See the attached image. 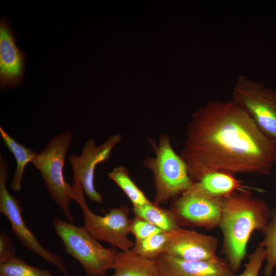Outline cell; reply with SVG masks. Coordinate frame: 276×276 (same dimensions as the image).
Returning <instances> with one entry per match:
<instances>
[{
	"label": "cell",
	"instance_id": "obj_7",
	"mask_svg": "<svg viewBox=\"0 0 276 276\" xmlns=\"http://www.w3.org/2000/svg\"><path fill=\"white\" fill-rule=\"evenodd\" d=\"M231 99L251 118L258 127L276 143V91L263 83L240 75Z\"/></svg>",
	"mask_w": 276,
	"mask_h": 276
},
{
	"label": "cell",
	"instance_id": "obj_10",
	"mask_svg": "<svg viewBox=\"0 0 276 276\" xmlns=\"http://www.w3.org/2000/svg\"><path fill=\"white\" fill-rule=\"evenodd\" d=\"M121 139V134H114L99 146L96 145L93 139H89L83 146L80 155L72 153L68 156L73 171V184L81 186L84 194L91 201L102 204L103 201L102 195L94 185L96 167L110 158L113 149Z\"/></svg>",
	"mask_w": 276,
	"mask_h": 276
},
{
	"label": "cell",
	"instance_id": "obj_14",
	"mask_svg": "<svg viewBox=\"0 0 276 276\" xmlns=\"http://www.w3.org/2000/svg\"><path fill=\"white\" fill-rule=\"evenodd\" d=\"M194 185L212 197L224 198L237 191H246L254 188L244 185L231 173L217 171L208 173Z\"/></svg>",
	"mask_w": 276,
	"mask_h": 276
},
{
	"label": "cell",
	"instance_id": "obj_12",
	"mask_svg": "<svg viewBox=\"0 0 276 276\" xmlns=\"http://www.w3.org/2000/svg\"><path fill=\"white\" fill-rule=\"evenodd\" d=\"M26 55L17 47L15 39L6 18L0 25V83L1 89L18 86L24 71Z\"/></svg>",
	"mask_w": 276,
	"mask_h": 276
},
{
	"label": "cell",
	"instance_id": "obj_8",
	"mask_svg": "<svg viewBox=\"0 0 276 276\" xmlns=\"http://www.w3.org/2000/svg\"><path fill=\"white\" fill-rule=\"evenodd\" d=\"M9 179L8 165L2 153H0V212L9 220L11 229L17 239L27 248L41 258L45 262L53 265L65 276L69 275L68 269L62 257L52 252L39 242L28 227L22 217V208L18 199L8 191L6 183Z\"/></svg>",
	"mask_w": 276,
	"mask_h": 276
},
{
	"label": "cell",
	"instance_id": "obj_1",
	"mask_svg": "<svg viewBox=\"0 0 276 276\" xmlns=\"http://www.w3.org/2000/svg\"><path fill=\"white\" fill-rule=\"evenodd\" d=\"M180 155L194 182L217 171L268 175L276 143L231 99L216 100L193 116Z\"/></svg>",
	"mask_w": 276,
	"mask_h": 276
},
{
	"label": "cell",
	"instance_id": "obj_2",
	"mask_svg": "<svg viewBox=\"0 0 276 276\" xmlns=\"http://www.w3.org/2000/svg\"><path fill=\"white\" fill-rule=\"evenodd\" d=\"M270 214L267 203L253 196L250 191L235 192L223 199L219 227L223 234L225 260L235 273L246 255L251 235L263 229Z\"/></svg>",
	"mask_w": 276,
	"mask_h": 276
},
{
	"label": "cell",
	"instance_id": "obj_25",
	"mask_svg": "<svg viewBox=\"0 0 276 276\" xmlns=\"http://www.w3.org/2000/svg\"><path fill=\"white\" fill-rule=\"evenodd\" d=\"M275 216H276V212H275Z\"/></svg>",
	"mask_w": 276,
	"mask_h": 276
},
{
	"label": "cell",
	"instance_id": "obj_5",
	"mask_svg": "<svg viewBox=\"0 0 276 276\" xmlns=\"http://www.w3.org/2000/svg\"><path fill=\"white\" fill-rule=\"evenodd\" d=\"M73 139L71 130L58 134L51 139L32 163L40 172L50 196L71 223H73L74 218L70 203L73 189L65 180L64 167Z\"/></svg>",
	"mask_w": 276,
	"mask_h": 276
},
{
	"label": "cell",
	"instance_id": "obj_21",
	"mask_svg": "<svg viewBox=\"0 0 276 276\" xmlns=\"http://www.w3.org/2000/svg\"><path fill=\"white\" fill-rule=\"evenodd\" d=\"M0 276H56L49 271L31 266L17 257L0 264Z\"/></svg>",
	"mask_w": 276,
	"mask_h": 276
},
{
	"label": "cell",
	"instance_id": "obj_20",
	"mask_svg": "<svg viewBox=\"0 0 276 276\" xmlns=\"http://www.w3.org/2000/svg\"><path fill=\"white\" fill-rule=\"evenodd\" d=\"M264 239L259 246L263 247L265 251V266L263 270L264 276H272L276 267V216L274 215L267 225L262 231Z\"/></svg>",
	"mask_w": 276,
	"mask_h": 276
},
{
	"label": "cell",
	"instance_id": "obj_13",
	"mask_svg": "<svg viewBox=\"0 0 276 276\" xmlns=\"http://www.w3.org/2000/svg\"><path fill=\"white\" fill-rule=\"evenodd\" d=\"M162 276H234L226 261L218 258L210 260L188 261L162 254L156 259Z\"/></svg>",
	"mask_w": 276,
	"mask_h": 276
},
{
	"label": "cell",
	"instance_id": "obj_4",
	"mask_svg": "<svg viewBox=\"0 0 276 276\" xmlns=\"http://www.w3.org/2000/svg\"><path fill=\"white\" fill-rule=\"evenodd\" d=\"M52 222L65 251L80 263L87 276H104L113 268L119 250L104 247L84 226L75 225L57 217Z\"/></svg>",
	"mask_w": 276,
	"mask_h": 276
},
{
	"label": "cell",
	"instance_id": "obj_19",
	"mask_svg": "<svg viewBox=\"0 0 276 276\" xmlns=\"http://www.w3.org/2000/svg\"><path fill=\"white\" fill-rule=\"evenodd\" d=\"M171 235V232H160L140 242H135V245L130 250L143 257L156 260L158 257L164 254Z\"/></svg>",
	"mask_w": 276,
	"mask_h": 276
},
{
	"label": "cell",
	"instance_id": "obj_11",
	"mask_svg": "<svg viewBox=\"0 0 276 276\" xmlns=\"http://www.w3.org/2000/svg\"><path fill=\"white\" fill-rule=\"evenodd\" d=\"M217 247L213 236L179 227L171 232L164 254L185 260H210L218 258Z\"/></svg>",
	"mask_w": 276,
	"mask_h": 276
},
{
	"label": "cell",
	"instance_id": "obj_22",
	"mask_svg": "<svg viewBox=\"0 0 276 276\" xmlns=\"http://www.w3.org/2000/svg\"><path fill=\"white\" fill-rule=\"evenodd\" d=\"M160 229L146 220L134 216L131 219L130 233L135 238V242L141 241L151 236L162 232Z\"/></svg>",
	"mask_w": 276,
	"mask_h": 276
},
{
	"label": "cell",
	"instance_id": "obj_15",
	"mask_svg": "<svg viewBox=\"0 0 276 276\" xmlns=\"http://www.w3.org/2000/svg\"><path fill=\"white\" fill-rule=\"evenodd\" d=\"M112 269V276H162L156 260L131 250L118 252Z\"/></svg>",
	"mask_w": 276,
	"mask_h": 276
},
{
	"label": "cell",
	"instance_id": "obj_18",
	"mask_svg": "<svg viewBox=\"0 0 276 276\" xmlns=\"http://www.w3.org/2000/svg\"><path fill=\"white\" fill-rule=\"evenodd\" d=\"M112 180L130 200L132 206H139L150 202L143 191L132 180L127 169L123 166L114 168L108 174Z\"/></svg>",
	"mask_w": 276,
	"mask_h": 276
},
{
	"label": "cell",
	"instance_id": "obj_24",
	"mask_svg": "<svg viewBox=\"0 0 276 276\" xmlns=\"http://www.w3.org/2000/svg\"><path fill=\"white\" fill-rule=\"evenodd\" d=\"M16 250L12 240L3 231L0 233V264L16 257Z\"/></svg>",
	"mask_w": 276,
	"mask_h": 276
},
{
	"label": "cell",
	"instance_id": "obj_17",
	"mask_svg": "<svg viewBox=\"0 0 276 276\" xmlns=\"http://www.w3.org/2000/svg\"><path fill=\"white\" fill-rule=\"evenodd\" d=\"M134 216L141 218L164 232H170L181 227L171 211L150 201L139 206H132Z\"/></svg>",
	"mask_w": 276,
	"mask_h": 276
},
{
	"label": "cell",
	"instance_id": "obj_23",
	"mask_svg": "<svg viewBox=\"0 0 276 276\" xmlns=\"http://www.w3.org/2000/svg\"><path fill=\"white\" fill-rule=\"evenodd\" d=\"M265 260V251L263 247L259 246L248 257V262L240 274L234 276H258L263 263Z\"/></svg>",
	"mask_w": 276,
	"mask_h": 276
},
{
	"label": "cell",
	"instance_id": "obj_3",
	"mask_svg": "<svg viewBox=\"0 0 276 276\" xmlns=\"http://www.w3.org/2000/svg\"><path fill=\"white\" fill-rule=\"evenodd\" d=\"M149 142L155 156L146 158L143 164L153 174L155 190L154 202L164 204L180 195L194 182L185 161L175 152L167 135L160 134L158 143L151 139Z\"/></svg>",
	"mask_w": 276,
	"mask_h": 276
},
{
	"label": "cell",
	"instance_id": "obj_16",
	"mask_svg": "<svg viewBox=\"0 0 276 276\" xmlns=\"http://www.w3.org/2000/svg\"><path fill=\"white\" fill-rule=\"evenodd\" d=\"M0 134L5 146L13 155L16 167L12 178L10 187L15 192H18L21 189V182L25 167L30 163H32L38 153L27 148L11 137L2 127H0Z\"/></svg>",
	"mask_w": 276,
	"mask_h": 276
},
{
	"label": "cell",
	"instance_id": "obj_6",
	"mask_svg": "<svg viewBox=\"0 0 276 276\" xmlns=\"http://www.w3.org/2000/svg\"><path fill=\"white\" fill-rule=\"evenodd\" d=\"M73 199L81 207L84 220V226L99 241L105 242L111 247L121 251L129 250L135 245V241L130 240L131 219L129 218L130 209L123 203L111 208L103 216L93 212L87 205L83 188L73 186Z\"/></svg>",
	"mask_w": 276,
	"mask_h": 276
},
{
	"label": "cell",
	"instance_id": "obj_9",
	"mask_svg": "<svg viewBox=\"0 0 276 276\" xmlns=\"http://www.w3.org/2000/svg\"><path fill=\"white\" fill-rule=\"evenodd\" d=\"M223 199L208 196L193 183L187 191L173 199L170 210L181 227H200L212 229L219 226Z\"/></svg>",
	"mask_w": 276,
	"mask_h": 276
}]
</instances>
